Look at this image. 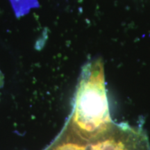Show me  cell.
<instances>
[{
	"label": "cell",
	"mask_w": 150,
	"mask_h": 150,
	"mask_svg": "<svg viewBox=\"0 0 150 150\" xmlns=\"http://www.w3.org/2000/svg\"><path fill=\"white\" fill-rule=\"evenodd\" d=\"M73 105L67 127L86 142L96 139L114 123L110 113L104 62L100 58L83 66Z\"/></svg>",
	"instance_id": "1"
},
{
	"label": "cell",
	"mask_w": 150,
	"mask_h": 150,
	"mask_svg": "<svg viewBox=\"0 0 150 150\" xmlns=\"http://www.w3.org/2000/svg\"><path fill=\"white\" fill-rule=\"evenodd\" d=\"M86 150H150V142L142 127L114 122L104 134L88 142Z\"/></svg>",
	"instance_id": "2"
},
{
	"label": "cell",
	"mask_w": 150,
	"mask_h": 150,
	"mask_svg": "<svg viewBox=\"0 0 150 150\" xmlns=\"http://www.w3.org/2000/svg\"><path fill=\"white\" fill-rule=\"evenodd\" d=\"M87 145L88 142L75 135L66 127L60 139L52 150H86Z\"/></svg>",
	"instance_id": "3"
},
{
	"label": "cell",
	"mask_w": 150,
	"mask_h": 150,
	"mask_svg": "<svg viewBox=\"0 0 150 150\" xmlns=\"http://www.w3.org/2000/svg\"><path fill=\"white\" fill-rule=\"evenodd\" d=\"M3 83H4V76L3 74H1V71H0V87L2 86Z\"/></svg>",
	"instance_id": "4"
}]
</instances>
